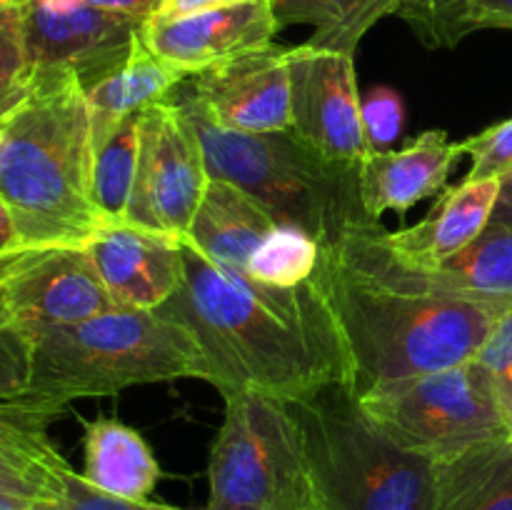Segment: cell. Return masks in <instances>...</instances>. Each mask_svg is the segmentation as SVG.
Listing matches in <instances>:
<instances>
[{
    "label": "cell",
    "mask_w": 512,
    "mask_h": 510,
    "mask_svg": "<svg viewBox=\"0 0 512 510\" xmlns=\"http://www.w3.org/2000/svg\"><path fill=\"white\" fill-rule=\"evenodd\" d=\"M185 78L188 75L150 53L143 38L135 40L128 58L113 73L85 90L93 148H98L125 118L170 98Z\"/></svg>",
    "instance_id": "obj_19"
},
{
    "label": "cell",
    "mask_w": 512,
    "mask_h": 510,
    "mask_svg": "<svg viewBox=\"0 0 512 510\" xmlns=\"http://www.w3.org/2000/svg\"><path fill=\"white\" fill-rule=\"evenodd\" d=\"M358 400L395 443L438 463L490 440H508L475 358L438 373L373 385Z\"/></svg>",
    "instance_id": "obj_8"
},
{
    "label": "cell",
    "mask_w": 512,
    "mask_h": 510,
    "mask_svg": "<svg viewBox=\"0 0 512 510\" xmlns=\"http://www.w3.org/2000/svg\"><path fill=\"white\" fill-rule=\"evenodd\" d=\"M183 283L158 308L183 325L203 353L220 395L295 400L330 383L353 385V365L320 268L298 288L258 283L210 263L183 240Z\"/></svg>",
    "instance_id": "obj_1"
},
{
    "label": "cell",
    "mask_w": 512,
    "mask_h": 510,
    "mask_svg": "<svg viewBox=\"0 0 512 510\" xmlns=\"http://www.w3.org/2000/svg\"><path fill=\"white\" fill-rule=\"evenodd\" d=\"M490 223L512 230V173L500 178V193H498V200H495Z\"/></svg>",
    "instance_id": "obj_37"
},
{
    "label": "cell",
    "mask_w": 512,
    "mask_h": 510,
    "mask_svg": "<svg viewBox=\"0 0 512 510\" xmlns=\"http://www.w3.org/2000/svg\"><path fill=\"white\" fill-rule=\"evenodd\" d=\"M363 123L373 150L390 145L405 125L403 98L388 85H378L363 100Z\"/></svg>",
    "instance_id": "obj_32"
},
{
    "label": "cell",
    "mask_w": 512,
    "mask_h": 510,
    "mask_svg": "<svg viewBox=\"0 0 512 510\" xmlns=\"http://www.w3.org/2000/svg\"><path fill=\"white\" fill-rule=\"evenodd\" d=\"M33 375V340L20 333L0 313V400L28 393Z\"/></svg>",
    "instance_id": "obj_30"
},
{
    "label": "cell",
    "mask_w": 512,
    "mask_h": 510,
    "mask_svg": "<svg viewBox=\"0 0 512 510\" xmlns=\"http://www.w3.org/2000/svg\"><path fill=\"white\" fill-rule=\"evenodd\" d=\"M200 113L235 133H285L290 130L288 48L235 55L180 83Z\"/></svg>",
    "instance_id": "obj_13"
},
{
    "label": "cell",
    "mask_w": 512,
    "mask_h": 510,
    "mask_svg": "<svg viewBox=\"0 0 512 510\" xmlns=\"http://www.w3.org/2000/svg\"><path fill=\"white\" fill-rule=\"evenodd\" d=\"M205 510H318L303 438L285 400L225 395Z\"/></svg>",
    "instance_id": "obj_7"
},
{
    "label": "cell",
    "mask_w": 512,
    "mask_h": 510,
    "mask_svg": "<svg viewBox=\"0 0 512 510\" xmlns=\"http://www.w3.org/2000/svg\"><path fill=\"white\" fill-rule=\"evenodd\" d=\"M278 30L270 0H245L175 20L148 18L140 38L150 53L190 78L235 55L268 48Z\"/></svg>",
    "instance_id": "obj_15"
},
{
    "label": "cell",
    "mask_w": 512,
    "mask_h": 510,
    "mask_svg": "<svg viewBox=\"0 0 512 510\" xmlns=\"http://www.w3.org/2000/svg\"><path fill=\"white\" fill-rule=\"evenodd\" d=\"M208 183L203 145L175 100L165 98L145 108L125 220L185 240Z\"/></svg>",
    "instance_id": "obj_9"
},
{
    "label": "cell",
    "mask_w": 512,
    "mask_h": 510,
    "mask_svg": "<svg viewBox=\"0 0 512 510\" xmlns=\"http://www.w3.org/2000/svg\"><path fill=\"white\" fill-rule=\"evenodd\" d=\"M85 248H28L0 285V313L38 340L48 330L113 310Z\"/></svg>",
    "instance_id": "obj_11"
},
{
    "label": "cell",
    "mask_w": 512,
    "mask_h": 510,
    "mask_svg": "<svg viewBox=\"0 0 512 510\" xmlns=\"http://www.w3.org/2000/svg\"><path fill=\"white\" fill-rule=\"evenodd\" d=\"M23 3H13L0 10V95L13 93L28 75Z\"/></svg>",
    "instance_id": "obj_31"
},
{
    "label": "cell",
    "mask_w": 512,
    "mask_h": 510,
    "mask_svg": "<svg viewBox=\"0 0 512 510\" xmlns=\"http://www.w3.org/2000/svg\"><path fill=\"white\" fill-rule=\"evenodd\" d=\"M180 378H205L193 335L158 310L113 308L35 340L25 398L63 413L73 400Z\"/></svg>",
    "instance_id": "obj_6"
},
{
    "label": "cell",
    "mask_w": 512,
    "mask_h": 510,
    "mask_svg": "<svg viewBox=\"0 0 512 510\" xmlns=\"http://www.w3.org/2000/svg\"><path fill=\"white\" fill-rule=\"evenodd\" d=\"M115 308L158 310L183 283V240L110 220L85 245Z\"/></svg>",
    "instance_id": "obj_14"
},
{
    "label": "cell",
    "mask_w": 512,
    "mask_h": 510,
    "mask_svg": "<svg viewBox=\"0 0 512 510\" xmlns=\"http://www.w3.org/2000/svg\"><path fill=\"white\" fill-rule=\"evenodd\" d=\"M275 225L278 223L245 190L228 180L210 178L185 243L210 263L248 275L250 258Z\"/></svg>",
    "instance_id": "obj_18"
},
{
    "label": "cell",
    "mask_w": 512,
    "mask_h": 510,
    "mask_svg": "<svg viewBox=\"0 0 512 510\" xmlns=\"http://www.w3.org/2000/svg\"><path fill=\"white\" fill-rule=\"evenodd\" d=\"M0 490L3 493L25 495V498H45V490L38 483H33L28 475L18 473V470L5 468V465H0Z\"/></svg>",
    "instance_id": "obj_35"
},
{
    "label": "cell",
    "mask_w": 512,
    "mask_h": 510,
    "mask_svg": "<svg viewBox=\"0 0 512 510\" xmlns=\"http://www.w3.org/2000/svg\"><path fill=\"white\" fill-rule=\"evenodd\" d=\"M38 510H188L175 508L165 503H150V500H128L110 495L105 490L95 488L83 473H75L73 468L63 470L55 483L53 493L48 498L38 500Z\"/></svg>",
    "instance_id": "obj_28"
},
{
    "label": "cell",
    "mask_w": 512,
    "mask_h": 510,
    "mask_svg": "<svg viewBox=\"0 0 512 510\" xmlns=\"http://www.w3.org/2000/svg\"><path fill=\"white\" fill-rule=\"evenodd\" d=\"M143 23L145 20L95 8L83 0L60 5L25 0L28 70H70L88 90L128 58Z\"/></svg>",
    "instance_id": "obj_12"
},
{
    "label": "cell",
    "mask_w": 512,
    "mask_h": 510,
    "mask_svg": "<svg viewBox=\"0 0 512 510\" xmlns=\"http://www.w3.org/2000/svg\"><path fill=\"white\" fill-rule=\"evenodd\" d=\"M175 100L203 145L210 178L250 195L278 225H295L333 250L348 230L375 223L363 208L358 168L333 165L285 133H235L210 123L183 88Z\"/></svg>",
    "instance_id": "obj_5"
},
{
    "label": "cell",
    "mask_w": 512,
    "mask_h": 510,
    "mask_svg": "<svg viewBox=\"0 0 512 510\" xmlns=\"http://www.w3.org/2000/svg\"><path fill=\"white\" fill-rule=\"evenodd\" d=\"M460 145L463 153L473 160L465 180L503 178L512 170V118L470 135Z\"/></svg>",
    "instance_id": "obj_29"
},
{
    "label": "cell",
    "mask_w": 512,
    "mask_h": 510,
    "mask_svg": "<svg viewBox=\"0 0 512 510\" xmlns=\"http://www.w3.org/2000/svg\"><path fill=\"white\" fill-rule=\"evenodd\" d=\"M323 248L313 235L295 225H275L273 233L263 240L250 258L248 275L258 283L278 288H298L308 283L320 268Z\"/></svg>",
    "instance_id": "obj_26"
},
{
    "label": "cell",
    "mask_w": 512,
    "mask_h": 510,
    "mask_svg": "<svg viewBox=\"0 0 512 510\" xmlns=\"http://www.w3.org/2000/svg\"><path fill=\"white\" fill-rule=\"evenodd\" d=\"M8 95H10V93H8ZM8 95H0V103H3V100H5V98H8Z\"/></svg>",
    "instance_id": "obj_41"
},
{
    "label": "cell",
    "mask_w": 512,
    "mask_h": 510,
    "mask_svg": "<svg viewBox=\"0 0 512 510\" xmlns=\"http://www.w3.org/2000/svg\"><path fill=\"white\" fill-rule=\"evenodd\" d=\"M320 278L353 365V393L475 358L512 300L468 298L385 283L340 265L328 250Z\"/></svg>",
    "instance_id": "obj_3"
},
{
    "label": "cell",
    "mask_w": 512,
    "mask_h": 510,
    "mask_svg": "<svg viewBox=\"0 0 512 510\" xmlns=\"http://www.w3.org/2000/svg\"><path fill=\"white\" fill-rule=\"evenodd\" d=\"M13 3H23V0H0V10H5L8 5H13Z\"/></svg>",
    "instance_id": "obj_40"
},
{
    "label": "cell",
    "mask_w": 512,
    "mask_h": 510,
    "mask_svg": "<svg viewBox=\"0 0 512 510\" xmlns=\"http://www.w3.org/2000/svg\"><path fill=\"white\" fill-rule=\"evenodd\" d=\"M395 15L428 48H455L475 30H512V0H400Z\"/></svg>",
    "instance_id": "obj_24"
},
{
    "label": "cell",
    "mask_w": 512,
    "mask_h": 510,
    "mask_svg": "<svg viewBox=\"0 0 512 510\" xmlns=\"http://www.w3.org/2000/svg\"><path fill=\"white\" fill-rule=\"evenodd\" d=\"M140 115L125 118L98 148H93V200L105 223L125 220L135 168H138Z\"/></svg>",
    "instance_id": "obj_25"
},
{
    "label": "cell",
    "mask_w": 512,
    "mask_h": 510,
    "mask_svg": "<svg viewBox=\"0 0 512 510\" xmlns=\"http://www.w3.org/2000/svg\"><path fill=\"white\" fill-rule=\"evenodd\" d=\"M55 418H60V410L35 403L25 395L0 400V465L28 475L45 490V498L53 493L60 473L70 468L48 438Z\"/></svg>",
    "instance_id": "obj_22"
},
{
    "label": "cell",
    "mask_w": 512,
    "mask_h": 510,
    "mask_svg": "<svg viewBox=\"0 0 512 510\" xmlns=\"http://www.w3.org/2000/svg\"><path fill=\"white\" fill-rule=\"evenodd\" d=\"M290 133L343 168H358L370 153L363 123L353 55L320 50L313 45L288 48Z\"/></svg>",
    "instance_id": "obj_10"
},
{
    "label": "cell",
    "mask_w": 512,
    "mask_h": 510,
    "mask_svg": "<svg viewBox=\"0 0 512 510\" xmlns=\"http://www.w3.org/2000/svg\"><path fill=\"white\" fill-rule=\"evenodd\" d=\"M463 155V145L450 143L445 130H428L400 150H373L358 165L365 213L380 220L388 210L405 213L413 205L435 198Z\"/></svg>",
    "instance_id": "obj_16"
},
{
    "label": "cell",
    "mask_w": 512,
    "mask_h": 510,
    "mask_svg": "<svg viewBox=\"0 0 512 510\" xmlns=\"http://www.w3.org/2000/svg\"><path fill=\"white\" fill-rule=\"evenodd\" d=\"M0 198L23 248H85L105 223L93 200L88 98L70 70H28L0 103Z\"/></svg>",
    "instance_id": "obj_2"
},
{
    "label": "cell",
    "mask_w": 512,
    "mask_h": 510,
    "mask_svg": "<svg viewBox=\"0 0 512 510\" xmlns=\"http://www.w3.org/2000/svg\"><path fill=\"white\" fill-rule=\"evenodd\" d=\"M400 0H270L278 28L313 25L308 45L355 55L363 35L385 15H395Z\"/></svg>",
    "instance_id": "obj_23"
},
{
    "label": "cell",
    "mask_w": 512,
    "mask_h": 510,
    "mask_svg": "<svg viewBox=\"0 0 512 510\" xmlns=\"http://www.w3.org/2000/svg\"><path fill=\"white\" fill-rule=\"evenodd\" d=\"M238 3H245V0H160L150 20H175L185 18V15L205 13V10L230 8V5Z\"/></svg>",
    "instance_id": "obj_33"
},
{
    "label": "cell",
    "mask_w": 512,
    "mask_h": 510,
    "mask_svg": "<svg viewBox=\"0 0 512 510\" xmlns=\"http://www.w3.org/2000/svg\"><path fill=\"white\" fill-rule=\"evenodd\" d=\"M18 250H28V248H23V243H20V233H18V225H15L13 210H10L8 203L0 198V255L18 253Z\"/></svg>",
    "instance_id": "obj_36"
},
{
    "label": "cell",
    "mask_w": 512,
    "mask_h": 510,
    "mask_svg": "<svg viewBox=\"0 0 512 510\" xmlns=\"http://www.w3.org/2000/svg\"><path fill=\"white\" fill-rule=\"evenodd\" d=\"M510 173H512V170H510Z\"/></svg>",
    "instance_id": "obj_42"
},
{
    "label": "cell",
    "mask_w": 512,
    "mask_h": 510,
    "mask_svg": "<svg viewBox=\"0 0 512 510\" xmlns=\"http://www.w3.org/2000/svg\"><path fill=\"white\" fill-rule=\"evenodd\" d=\"M38 500L40 498H25V495L0 490V510H38Z\"/></svg>",
    "instance_id": "obj_38"
},
{
    "label": "cell",
    "mask_w": 512,
    "mask_h": 510,
    "mask_svg": "<svg viewBox=\"0 0 512 510\" xmlns=\"http://www.w3.org/2000/svg\"><path fill=\"white\" fill-rule=\"evenodd\" d=\"M23 255V250H18V253H8V255H0V285H3V280L8 278L10 268H13L15 263H18V258Z\"/></svg>",
    "instance_id": "obj_39"
},
{
    "label": "cell",
    "mask_w": 512,
    "mask_h": 510,
    "mask_svg": "<svg viewBox=\"0 0 512 510\" xmlns=\"http://www.w3.org/2000/svg\"><path fill=\"white\" fill-rule=\"evenodd\" d=\"M500 178L463 180L438 198L430 215L413 228L385 230V245L395 258L418 270H433L468 248L490 225Z\"/></svg>",
    "instance_id": "obj_17"
},
{
    "label": "cell",
    "mask_w": 512,
    "mask_h": 510,
    "mask_svg": "<svg viewBox=\"0 0 512 510\" xmlns=\"http://www.w3.org/2000/svg\"><path fill=\"white\" fill-rule=\"evenodd\" d=\"M83 453V478L118 498L148 500L163 475L143 435L113 418L85 423Z\"/></svg>",
    "instance_id": "obj_20"
},
{
    "label": "cell",
    "mask_w": 512,
    "mask_h": 510,
    "mask_svg": "<svg viewBox=\"0 0 512 510\" xmlns=\"http://www.w3.org/2000/svg\"><path fill=\"white\" fill-rule=\"evenodd\" d=\"M435 510H512L508 440H490L443 460Z\"/></svg>",
    "instance_id": "obj_21"
},
{
    "label": "cell",
    "mask_w": 512,
    "mask_h": 510,
    "mask_svg": "<svg viewBox=\"0 0 512 510\" xmlns=\"http://www.w3.org/2000/svg\"><path fill=\"white\" fill-rule=\"evenodd\" d=\"M318 510H435L440 463L395 443L350 385L288 400Z\"/></svg>",
    "instance_id": "obj_4"
},
{
    "label": "cell",
    "mask_w": 512,
    "mask_h": 510,
    "mask_svg": "<svg viewBox=\"0 0 512 510\" xmlns=\"http://www.w3.org/2000/svg\"><path fill=\"white\" fill-rule=\"evenodd\" d=\"M83 3H90L103 10H113V13L130 15V18L148 20L153 10L158 8L160 0H83Z\"/></svg>",
    "instance_id": "obj_34"
},
{
    "label": "cell",
    "mask_w": 512,
    "mask_h": 510,
    "mask_svg": "<svg viewBox=\"0 0 512 510\" xmlns=\"http://www.w3.org/2000/svg\"><path fill=\"white\" fill-rule=\"evenodd\" d=\"M475 363L488 378L495 410L503 423L505 438L512 445V308L490 330L488 340L475 353Z\"/></svg>",
    "instance_id": "obj_27"
}]
</instances>
